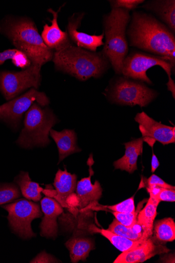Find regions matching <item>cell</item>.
Masks as SVG:
<instances>
[{
    "mask_svg": "<svg viewBox=\"0 0 175 263\" xmlns=\"http://www.w3.org/2000/svg\"><path fill=\"white\" fill-rule=\"evenodd\" d=\"M108 230L116 234L128 238L133 241H138L142 238L144 239L143 238L142 232L135 231L133 228L124 226L116 219L113 220Z\"/></svg>",
    "mask_w": 175,
    "mask_h": 263,
    "instance_id": "26",
    "label": "cell"
},
{
    "mask_svg": "<svg viewBox=\"0 0 175 263\" xmlns=\"http://www.w3.org/2000/svg\"><path fill=\"white\" fill-rule=\"evenodd\" d=\"M87 163L89 166V176L79 181L76 187L77 205L82 212H84L93 203H98L103 194V189L99 181L96 180L94 184L91 182V177L94 174L92 168L93 163L92 154L90 155Z\"/></svg>",
    "mask_w": 175,
    "mask_h": 263,
    "instance_id": "12",
    "label": "cell"
},
{
    "mask_svg": "<svg viewBox=\"0 0 175 263\" xmlns=\"http://www.w3.org/2000/svg\"><path fill=\"white\" fill-rule=\"evenodd\" d=\"M143 138H140L124 143L126 152L113 163L115 170L126 171L130 174L138 170V159L143 153Z\"/></svg>",
    "mask_w": 175,
    "mask_h": 263,
    "instance_id": "17",
    "label": "cell"
},
{
    "mask_svg": "<svg viewBox=\"0 0 175 263\" xmlns=\"http://www.w3.org/2000/svg\"><path fill=\"white\" fill-rule=\"evenodd\" d=\"M153 198L158 199L160 202L162 201L174 202L175 189L160 187L158 194Z\"/></svg>",
    "mask_w": 175,
    "mask_h": 263,
    "instance_id": "31",
    "label": "cell"
},
{
    "mask_svg": "<svg viewBox=\"0 0 175 263\" xmlns=\"http://www.w3.org/2000/svg\"><path fill=\"white\" fill-rule=\"evenodd\" d=\"M160 165V163L157 156L154 153H153L151 163V172L152 173H154L157 171V170L159 168Z\"/></svg>",
    "mask_w": 175,
    "mask_h": 263,
    "instance_id": "35",
    "label": "cell"
},
{
    "mask_svg": "<svg viewBox=\"0 0 175 263\" xmlns=\"http://www.w3.org/2000/svg\"><path fill=\"white\" fill-rule=\"evenodd\" d=\"M70 253L71 261L77 263L80 260L86 261L89 254L94 249L92 239L82 236H74L65 243Z\"/></svg>",
    "mask_w": 175,
    "mask_h": 263,
    "instance_id": "22",
    "label": "cell"
},
{
    "mask_svg": "<svg viewBox=\"0 0 175 263\" xmlns=\"http://www.w3.org/2000/svg\"><path fill=\"white\" fill-rule=\"evenodd\" d=\"M49 134L56 142L58 148L59 163L69 155L82 151L77 146V135L74 130L64 129L59 132L51 129Z\"/></svg>",
    "mask_w": 175,
    "mask_h": 263,
    "instance_id": "19",
    "label": "cell"
},
{
    "mask_svg": "<svg viewBox=\"0 0 175 263\" xmlns=\"http://www.w3.org/2000/svg\"><path fill=\"white\" fill-rule=\"evenodd\" d=\"M21 196L20 189L16 184H0V205L12 202Z\"/></svg>",
    "mask_w": 175,
    "mask_h": 263,
    "instance_id": "27",
    "label": "cell"
},
{
    "mask_svg": "<svg viewBox=\"0 0 175 263\" xmlns=\"http://www.w3.org/2000/svg\"><path fill=\"white\" fill-rule=\"evenodd\" d=\"M155 66H161L171 78V71L174 70L171 64L165 59L151 54L133 51L124 59L121 74L133 80L144 82L149 84L152 83L147 76V71Z\"/></svg>",
    "mask_w": 175,
    "mask_h": 263,
    "instance_id": "7",
    "label": "cell"
},
{
    "mask_svg": "<svg viewBox=\"0 0 175 263\" xmlns=\"http://www.w3.org/2000/svg\"><path fill=\"white\" fill-rule=\"evenodd\" d=\"M160 203L158 199L150 197L146 206L138 214L137 224L141 227L143 238L146 240L152 236L154 222Z\"/></svg>",
    "mask_w": 175,
    "mask_h": 263,
    "instance_id": "21",
    "label": "cell"
},
{
    "mask_svg": "<svg viewBox=\"0 0 175 263\" xmlns=\"http://www.w3.org/2000/svg\"><path fill=\"white\" fill-rule=\"evenodd\" d=\"M147 187H159L166 189H175V187L167 183L160 177L152 175L146 180Z\"/></svg>",
    "mask_w": 175,
    "mask_h": 263,
    "instance_id": "32",
    "label": "cell"
},
{
    "mask_svg": "<svg viewBox=\"0 0 175 263\" xmlns=\"http://www.w3.org/2000/svg\"><path fill=\"white\" fill-rule=\"evenodd\" d=\"M109 2L112 9H122L130 12L137 9L145 1L143 0H111Z\"/></svg>",
    "mask_w": 175,
    "mask_h": 263,
    "instance_id": "29",
    "label": "cell"
},
{
    "mask_svg": "<svg viewBox=\"0 0 175 263\" xmlns=\"http://www.w3.org/2000/svg\"><path fill=\"white\" fill-rule=\"evenodd\" d=\"M85 16L84 13H74L68 20L67 32L71 41L77 46L86 50L96 52L98 47L104 45V33L101 35H89L78 31L82 21Z\"/></svg>",
    "mask_w": 175,
    "mask_h": 263,
    "instance_id": "13",
    "label": "cell"
},
{
    "mask_svg": "<svg viewBox=\"0 0 175 263\" xmlns=\"http://www.w3.org/2000/svg\"><path fill=\"white\" fill-rule=\"evenodd\" d=\"M20 51L17 49H9L3 52H0V65H3L8 60H12V62L14 61Z\"/></svg>",
    "mask_w": 175,
    "mask_h": 263,
    "instance_id": "34",
    "label": "cell"
},
{
    "mask_svg": "<svg viewBox=\"0 0 175 263\" xmlns=\"http://www.w3.org/2000/svg\"><path fill=\"white\" fill-rule=\"evenodd\" d=\"M108 95L113 103L145 107L157 97L158 93L142 82L123 77L112 83Z\"/></svg>",
    "mask_w": 175,
    "mask_h": 263,
    "instance_id": "6",
    "label": "cell"
},
{
    "mask_svg": "<svg viewBox=\"0 0 175 263\" xmlns=\"http://www.w3.org/2000/svg\"><path fill=\"white\" fill-rule=\"evenodd\" d=\"M3 208L8 212V219L13 231L24 239L35 237L32 221L43 215L40 205L27 200H21Z\"/></svg>",
    "mask_w": 175,
    "mask_h": 263,
    "instance_id": "8",
    "label": "cell"
},
{
    "mask_svg": "<svg viewBox=\"0 0 175 263\" xmlns=\"http://www.w3.org/2000/svg\"><path fill=\"white\" fill-rule=\"evenodd\" d=\"M41 67L31 65L18 72H0V91L7 101L15 99L20 93L28 88L38 89L41 82Z\"/></svg>",
    "mask_w": 175,
    "mask_h": 263,
    "instance_id": "9",
    "label": "cell"
},
{
    "mask_svg": "<svg viewBox=\"0 0 175 263\" xmlns=\"http://www.w3.org/2000/svg\"><path fill=\"white\" fill-rule=\"evenodd\" d=\"M170 250L162 245L155 243L151 237L140 247L132 250L122 252L114 263H140L157 255L167 253Z\"/></svg>",
    "mask_w": 175,
    "mask_h": 263,
    "instance_id": "14",
    "label": "cell"
},
{
    "mask_svg": "<svg viewBox=\"0 0 175 263\" xmlns=\"http://www.w3.org/2000/svg\"><path fill=\"white\" fill-rule=\"evenodd\" d=\"M130 22L127 34L130 46L165 59L174 69V33L154 16L143 12H134Z\"/></svg>",
    "mask_w": 175,
    "mask_h": 263,
    "instance_id": "1",
    "label": "cell"
},
{
    "mask_svg": "<svg viewBox=\"0 0 175 263\" xmlns=\"http://www.w3.org/2000/svg\"><path fill=\"white\" fill-rule=\"evenodd\" d=\"M142 8L156 14L164 25L175 32L174 0H154L146 3Z\"/></svg>",
    "mask_w": 175,
    "mask_h": 263,
    "instance_id": "20",
    "label": "cell"
},
{
    "mask_svg": "<svg viewBox=\"0 0 175 263\" xmlns=\"http://www.w3.org/2000/svg\"><path fill=\"white\" fill-rule=\"evenodd\" d=\"M90 232L102 234L109 240L112 245L121 252H124L134 249L144 244L147 240L141 239L138 241H133L128 238L116 234L108 230L101 229L91 225L89 227Z\"/></svg>",
    "mask_w": 175,
    "mask_h": 263,
    "instance_id": "23",
    "label": "cell"
},
{
    "mask_svg": "<svg viewBox=\"0 0 175 263\" xmlns=\"http://www.w3.org/2000/svg\"><path fill=\"white\" fill-rule=\"evenodd\" d=\"M134 196L117 204L111 206H106V208L113 212L121 213H132L135 211L134 204Z\"/></svg>",
    "mask_w": 175,
    "mask_h": 263,
    "instance_id": "30",
    "label": "cell"
},
{
    "mask_svg": "<svg viewBox=\"0 0 175 263\" xmlns=\"http://www.w3.org/2000/svg\"><path fill=\"white\" fill-rule=\"evenodd\" d=\"M167 86L168 90L172 93L173 98L174 99L175 86L174 81L171 78H168V81L167 84Z\"/></svg>",
    "mask_w": 175,
    "mask_h": 263,
    "instance_id": "36",
    "label": "cell"
},
{
    "mask_svg": "<svg viewBox=\"0 0 175 263\" xmlns=\"http://www.w3.org/2000/svg\"><path fill=\"white\" fill-rule=\"evenodd\" d=\"M30 262H59V260L51 255L43 251L33 258Z\"/></svg>",
    "mask_w": 175,
    "mask_h": 263,
    "instance_id": "33",
    "label": "cell"
},
{
    "mask_svg": "<svg viewBox=\"0 0 175 263\" xmlns=\"http://www.w3.org/2000/svg\"><path fill=\"white\" fill-rule=\"evenodd\" d=\"M41 203L44 215L40 225L41 235L55 238L58 233L57 218L63 213V207L57 201L49 197L44 198Z\"/></svg>",
    "mask_w": 175,
    "mask_h": 263,
    "instance_id": "15",
    "label": "cell"
},
{
    "mask_svg": "<svg viewBox=\"0 0 175 263\" xmlns=\"http://www.w3.org/2000/svg\"><path fill=\"white\" fill-rule=\"evenodd\" d=\"M53 61L56 69L81 81L101 78L110 65L102 52H93L73 45L55 52Z\"/></svg>",
    "mask_w": 175,
    "mask_h": 263,
    "instance_id": "3",
    "label": "cell"
},
{
    "mask_svg": "<svg viewBox=\"0 0 175 263\" xmlns=\"http://www.w3.org/2000/svg\"><path fill=\"white\" fill-rule=\"evenodd\" d=\"M35 103L45 107L50 101L44 92L32 88L26 93L0 106V119L16 128L24 113Z\"/></svg>",
    "mask_w": 175,
    "mask_h": 263,
    "instance_id": "10",
    "label": "cell"
},
{
    "mask_svg": "<svg viewBox=\"0 0 175 263\" xmlns=\"http://www.w3.org/2000/svg\"><path fill=\"white\" fill-rule=\"evenodd\" d=\"M153 236L151 238L157 244L161 245L175 240V223L173 219L167 218L157 221L153 226Z\"/></svg>",
    "mask_w": 175,
    "mask_h": 263,
    "instance_id": "25",
    "label": "cell"
},
{
    "mask_svg": "<svg viewBox=\"0 0 175 263\" xmlns=\"http://www.w3.org/2000/svg\"><path fill=\"white\" fill-rule=\"evenodd\" d=\"M57 121L51 109H43L35 103L26 114L24 127L17 139V144L25 149L47 146L51 143L48 137L50 130Z\"/></svg>",
    "mask_w": 175,
    "mask_h": 263,
    "instance_id": "5",
    "label": "cell"
},
{
    "mask_svg": "<svg viewBox=\"0 0 175 263\" xmlns=\"http://www.w3.org/2000/svg\"><path fill=\"white\" fill-rule=\"evenodd\" d=\"M14 182L20 187L22 195L28 200L39 201L44 189L40 184L31 180L28 172H21L15 178Z\"/></svg>",
    "mask_w": 175,
    "mask_h": 263,
    "instance_id": "24",
    "label": "cell"
},
{
    "mask_svg": "<svg viewBox=\"0 0 175 263\" xmlns=\"http://www.w3.org/2000/svg\"><path fill=\"white\" fill-rule=\"evenodd\" d=\"M0 31L12 41L17 50L26 54L31 65L42 67L45 63L53 60L55 52L45 44L31 20L6 19L0 27Z\"/></svg>",
    "mask_w": 175,
    "mask_h": 263,
    "instance_id": "2",
    "label": "cell"
},
{
    "mask_svg": "<svg viewBox=\"0 0 175 263\" xmlns=\"http://www.w3.org/2000/svg\"><path fill=\"white\" fill-rule=\"evenodd\" d=\"M134 120L139 125L144 142L153 147L156 141L163 145L175 142V128L162 124L148 116L145 112L137 114Z\"/></svg>",
    "mask_w": 175,
    "mask_h": 263,
    "instance_id": "11",
    "label": "cell"
},
{
    "mask_svg": "<svg viewBox=\"0 0 175 263\" xmlns=\"http://www.w3.org/2000/svg\"><path fill=\"white\" fill-rule=\"evenodd\" d=\"M77 179L76 175L68 173L66 168L64 171L59 170L56 173L54 182L56 189V195L54 198L62 207L68 206L67 200L76 190Z\"/></svg>",
    "mask_w": 175,
    "mask_h": 263,
    "instance_id": "18",
    "label": "cell"
},
{
    "mask_svg": "<svg viewBox=\"0 0 175 263\" xmlns=\"http://www.w3.org/2000/svg\"><path fill=\"white\" fill-rule=\"evenodd\" d=\"M131 18L130 12L122 9H112L104 17L106 42L102 52L119 75L123 62L129 53L127 29Z\"/></svg>",
    "mask_w": 175,
    "mask_h": 263,
    "instance_id": "4",
    "label": "cell"
},
{
    "mask_svg": "<svg viewBox=\"0 0 175 263\" xmlns=\"http://www.w3.org/2000/svg\"><path fill=\"white\" fill-rule=\"evenodd\" d=\"M61 9V8L57 12L52 9L47 10L53 14V19L50 21L52 22L51 26L46 24L41 35L46 46L55 52L64 50L72 45L67 31H63L59 25L58 14Z\"/></svg>",
    "mask_w": 175,
    "mask_h": 263,
    "instance_id": "16",
    "label": "cell"
},
{
    "mask_svg": "<svg viewBox=\"0 0 175 263\" xmlns=\"http://www.w3.org/2000/svg\"><path fill=\"white\" fill-rule=\"evenodd\" d=\"M140 208H138L137 211L129 213H121L113 212L115 219L124 226L129 228H134L137 224L138 214Z\"/></svg>",
    "mask_w": 175,
    "mask_h": 263,
    "instance_id": "28",
    "label": "cell"
}]
</instances>
